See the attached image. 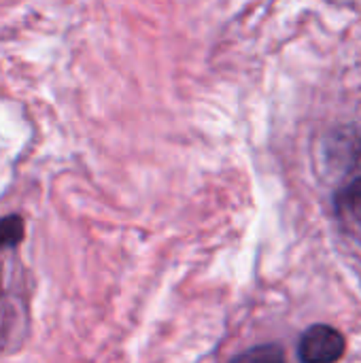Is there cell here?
<instances>
[{"label":"cell","mask_w":361,"mask_h":363,"mask_svg":"<svg viewBox=\"0 0 361 363\" xmlns=\"http://www.w3.org/2000/svg\"><path fill=\"white\" fill-rule=\"evenodd\" d=\"M345 206L351 213V217L361 225V177L347 187V191H345Z\"/></svg>","instance_id":"3"},{"label":"cell","mask_w":361,"mask_h":363,"mask_svg":"<svg viewBox=\"0 0 361 363\" xmlns=\"http://www.w3.org/2000/svg\"><path fill=\"white\" fill-rule=\"evenodd\" d=\"M345 353V338L338 330L330 325H313L304 332L298 355L302 362L326 363L340 359Z\"/></svg>","instance_id":"1"},{"label":"cell","mask_w":361,"mask_h":363,"mask_svg":"<svg viewBox=\"0 0 361 363\" xmlns=\"http://www.w3.org/2000/svg\"><path fill=\"white\" fill-rule=\"evenodd\" d=\"M26 225L19 215H6L0 219V251L13 249L23 240Z\"/></svg>","instance_id":"2"}]
</instances>
